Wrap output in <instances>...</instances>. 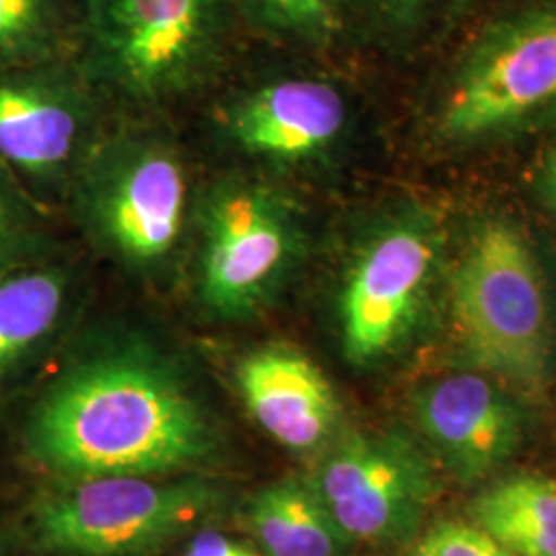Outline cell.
<instances>
[{
    "label": "cell",
    "instance_id": "6da1fadb",
    "mask_svg": "<svg viewBox=\"0 0 556 556\" xmlns=\"http://www.w3.org/2000/svg\"><path fill=\"white\" fill-rule=\"evenodd\" d=\"M29 454L62 478L167 477L220 452V431L178 358L142 337L73 358L27 420Z\"/></svg>",
    "mask_w": 556,
    "mask_h": 556
},
{
    "label": "cell",
    "instance_id": "7a4b0ae2",
    "mask_svg": "<svg viewBox=\"0 0 556 556\" xmlns=\"http://www.w3.org/2000/svg\"><path fill=\"white\" fill-rule=\"evenodd\" d=\"M199 188L178 142L151 126L105 132L66 206L89 245L139 280L186 266Z\"/></svg>",
    "mask_w": 556,
    "mask_h": 556
},
{
    "label": "cell",
    "instance_id": "3957f363",
    "mask_svg": "<svg viewBox=\"0 0 556 556\" xmlns=\"http://www.w3.org/2000/svg\"><path fill=\"white\" fill-rule=\"evenodd\" d=\"M229 0H87L80 75L103 103L157 116L223 66Z\"/></svg>",
    "mask_w": 556,
    "mask_h": 556
},
{
    "label": "cell",
    "instance_id": "277c9868",
    "mask_svg": "<svg viewBox=\"0 0 556 556\" xmlns=\"http://www.w3.org/2000/svg\"><path fill=\"white\" fill-rule=\"evenodd\" d=\"M295 200L256 172H231L199 188L186 256L202 312L220 321L270 307L305 256Z\"/></svg>",
    "mask_w": 556,
    "mask_h": 556
},
{
    "label": "cell",
    "instance_id": "5b68a950",
    "mask_svg": "<svg viewBox=\"0 0 556 556\" xmlns=\"http://www.w3.org/2000/svg\"><path fill=\"white\" fill-rule=\"evenodd\" d=\"M452 321L468 365L540 394L551 367L548 299L514 223L486 219L470 233L452 277Z\"/></svg>",
    "mask_w": 556,
    "mask_h": 556
},
{
    "label": "cell",
    "instance_id": "8992f818",
    "mask_svg": "<svg viewBox=\"0 0 556 556\" xmlns=\"http://www.w3.org/2000/svg\"><path fill=\"white\" fill-rule=\"evenodd\" d=\"M202 478H64L29 516L36 546L56 556H144L184 536L223 505Z\"/></svg>",
    "mask_w": 556,
    "mask_h": 556
},
{
    "label": "cell",
    "instance_id": "52a82bcc",
    "mask_svg": "<svg viewBox=\"0 0 556 556\" xmlns=\"http://www.w3.org/2000/svg\"><path fill=\"white\" fill-rule=\"evenodd\" d=\"M556 103V0L493 21L468 48L443 101L445 140L514 130Z\"/></svg>",
    "mask_w": 556,
    "mask_h": 556
},
{
    "label": "cell",
    "instance_id": "ba28073f",
    "mask_svg": "<svg viewBox=\"0 0 556 556\" xmlns=\"http://www.w3.org/2000/svg\"><path fill=\"white\" fill-rule=\"evenodd\" d=\"M79 68L59 62L0 71V163L40 202L64 204L105 130Z\"/></svg>",
    "mask_w": 556,
    "mask_h": 556
},
{
    "label": "cell",
    "instance_id": "9c48e42d",
    "mask_svg": "<svg viewBox=\"0 0 556 556\" xmlns=\"http://www.w3.org/2000/svg\"><path fill=\"white\" fill-rule=\"evenodd\" d=\"M441 233L425 213H394L363 238L342 278V351L355 365L388 357L408 334L433 285Z\"/></svg>",
    "mask_w": 556,
    "mask_h": 556
},
{
    "label": "cell",
    "instance_id": "30bf717a",
    "mask_svg": "<svg viewBox=\"0 0 556 556\" xmlns=\"http://www.w3.org/2000/svg\"><path fill=\"white\" fill-rule=\"evenodd\" d=\"M309 480L346 538L369 544L415 536L439 493L431 462L394 431L338 439Z\"/></svg>",
    "mask_w": 556,
    "mask_h": 556
},
{
    "label": "cell",
    "instance_id": "8fae6325",
    "mask_svg": "<svg viewBox=\"0 0 556 556\" xmlns=\"http://www.w3.org/2000/svg\"><path fill=\"white\" fill-rule=\"evenodd\" d=\"M337 85L309 77L258 80L220 105L225 144L256 167H293L326 155L346 130Z\"/></svg>",
    "mask_w": 556,
    "mask_h": 556
},
{
    "label": "cell",
    "instance_id": "7c38bea8",
    "mask_svg": "<svg viewBox=\"0 0 556 556\" xmlns=\"http://www.w3.org/2000/svg\"><path fill=\"white\" fill-rule=\"evenodd\" d=\"M413 415L443 468L464 484L497 472L521 445L519 408L495 381L478 374L422 386L413 400Z\"/></svg>",
    "mask_w": 556,
    "mask_h": 556
},
{
    "label": "cell",
    "instance_id": "4fadbf2b",
    "mask_svg": "<svg viewBox=\"0 0 556 556\" xmlns=\"http://www.w3.org/2000/svg\"><path fill=\"white\" fill-rule=\"evenodd\" d=\"M239 396L260 427L293 452L337 435L340 402L318 365L289 344H264L239 358Z\"/></svg>",
    "mask_w": 556,
    "mask_h": 556
},
{
    "label": "cell",
    "instance_id": "5bb4252c",
    "mask_svg": "<svg viewBox=\"0 0 556 556\" xmlns=\"http://www.w3.org/2000/svg\"><path fill=\"white\" fill-rule=\"evenodd\" d=\"M79 289V266L62 256L0 277V390L56 337Z\"/></svg>",
    "mask_w": 556,
    "mask_h": 556
},
{
    "label": "cell",
    "instance_id": "9a60e30c",
    "mask_svg": "<svg viewBox=\"0 0 556 556\" xmlns=\"http://www.w3.org/2000/svg\"><path fill=\"white\" fill-rule=\"evenodd\" d=\"M243 521L264 556H342L353 544L312 480H277L245 505Z\"/></svg>",
    "mask_w": 556,
    "mask_h": 556
},
{
    "label": "cell",
    "instance_id": "2e32d148",
    "mask_svg": "<svg viewBox=\"0 0 556 556\" xmlns=\"http://www.w3.org/2000/svg\"><path fill=\"white\" fill-rule=\"evenodd\" d=\"M472 523L516 556H556V480L503 478L470 503Z\"/></svg>",
    "mask_w": 556,
    "mask_h": 556
},
{
    "label": "cell",
    "instance_id": "e0dca14e",
    "mask_svg": "<svg viewBox=\"0 0 556 556\" xmlns=\"http://www.w3.org/2000/svg\"><path fill=\"white\" fill-rule=\"evenodd\" d=\"M56 256L40 202L0 163V277Z\"/></svg>",
    "mask_w": 556,
    "mask_h": 556
},
{
    "label": "cell",
    "instance_id": "ac0fdd59",
    "mask_svg": "<svg viewBox=\"0 0 556 556\" xmlns=\"http://www.w3.org/2000/svg\"><path fill=\"white\" fill-rule=\"evenodd\" d=\"M60 0H0V71L59 62Z\"/></svg>",
    "mask_w": 556,
    "mask_h": 556
},
{
    "label": "cell",
    "instance_id": "d6986e66",
    "mask_svg": "<svg viewBox=\"0 0 556 556\" xmlns=\"http://www.w3.org/2000/svg\"><path fill=\"white\" fill-rule=\"evenodd\" d=\"M245 4L268 31L307 46H328L342 27L337 0H245Z\"/></svg>",
    "mask_w": 556,
    "mask_h": 556
},
{
    "label": "cell",
    "instance_id": "ffe728a7",
    "mask_svg": "<svg viewBox=\"0 0 556 556\" xmlns=\"http://www.w3.org/2000/svg\"><path fill=\"white\" fill-rule=\"evenodd\" d=\"M413 556H516L477 523L441 521L418 538Z\"/></svg>",
    "mask_w": 556,
    "mask_h": 556
},
{
    "label": "cell",
    "instance_id": "44dd1931",
    "mask_svg": "<svg viewBox=\"0 0 556 556\" xmlns=\"http://www.w3.org/2000/svg\"><path fill=\"white\" fill-rule=\"evenodd\" d=\"M367 4L379 23L397 34H406L425 20L435 0H367Z\"/></svg>",
    "mask_w": 556,
    "mask_h": 556
},
{
    "label": "cell",
    "instance_id": "7402d4cb",
    "mask_svg": "<svg viewBox=\"0 0 556 556\" xmlns=\"http://www.w3.org/2000/svg\"><path fill=\"white\" fill-rule=\"evenodd\" d=\"M181 556H264V553L252 544L239 542L219 532H200L192 538Z\"/></svg>",
    "mask_w": 556,
    "mask_h": 556
},
{
    "label": "cell",
    "instance_id": "603a6c76",
    "mask_svg": "<svg viewBox=\"0 0 556 556\" xmlns=\"http://www.w3.org/2000/svg\"><path fill=\"white\" fill-rule=\"evenodd\" d=\"M540 192L556 211V144L548 151L540 172Z\"/></svg>",
    "mask_w": 556,
    "mask_h": 556
},
{
    "label": "cell",
    "instance_id": "cb8c5ba5",
    "mask_svg": "<svg viewBox=\"0 0 556 556\" xmlns=\"http://www.w3.org/2000/svg\"><path fill=\"white\" fill-rule=\"evenodd\" d=\"M468 2H472V0H454V7H456V4L464 7V4H468Z\"/></svg>",
    "mask_w": 556,
    "mask_h": 556
}]
</instances>
